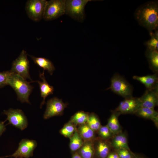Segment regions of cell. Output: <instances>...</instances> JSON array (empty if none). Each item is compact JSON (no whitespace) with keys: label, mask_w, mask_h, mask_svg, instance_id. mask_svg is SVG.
I'll list each match as a JSON object with an SVG mask.
<instances>
[{"label":"cell","mask_w":158,"mask_h":158,"mask_svg":"<svg viewBox=\"0 0 158 158\" xmlns=\"http://www.w3.org/2000/svg\"><path fill=\"white\" fill-rule=\"evenodd\" d=\"M140 107L141 106L139 98L132 97L125 99L113 111L120 114H135Z\"/></svg>","instance_id":"11"},{"label":"cell","mask_w":158,"mask_h":158,"mask_svg":"<svg viewBox=\"0 0 158 158\" xmlns=\"http://www.w3.org/2000/svg\"><path fill=\"white\" fill-rule=\"evenodd\" d=\"M4 113L7 116L6 120L8 121V123L21 130H23L27 127V119L22 110L11 108L4 111Z\"/></svg>","instance_id":"8"},{"label":"cell","mask_w":158,"mask_h":158,"mask_svg":"<svg viewBox=\"0 0 158 158\" xmlns=\"http://www.w3.org/2000/svg\"><path fill=\"white\" fill-rule=\"evenodd\" d=\"M5 121L0 122V136L5 130L6 125L4 124Z\"/></svg>","instance_id":"31"},{"label":"cell","mask_w":158,"mask_h":158,"mask_svg":"<svg viewBox=\"0 0 158 158\" xmlns=\"http://www.w3.org/2000/svg\"><path fill=\"white\" fill-rule=\"evenodd\" d=\"M116 150L119 158H133L134 155L130 150L126 149L121 148Z\"/></svg>","instance_id":"29"},{"label":"cell","mask_w":158,"mask_h":158,"mask_svg":"<svg viewBox=\"0 0 158 158\" xmlns=\"http://www.w3.org/2000/svg\"><path fill=\"white\" fill-rule=\"evenodd\" d=\"M139 157H139L136 156L134 155V156L133 157V158H139Z\"/></svg>","instance_id":"34"},{"label":"cell","mask_w":158,"mask_h":158,"mask_svg":"<svg viewBox=\"0 0 158 158\" xmlns=\"http://www.w3.org/2000/svg\"><path fill=\"white\" fill-rule=\"evenodd\" d=\"M89 114L88 113L84 111H78L71 117L70 121L76 126L85 123Z\"/></svg>","instance_id":"24"},{"label":"cell","mask_w":158,"mask_h":158,"mask_svg":"<svg viewBox=\"0 0 158 158\" xmlns=\"http://www.w3.org/2000/svg\"><path fill=\"white\" fill-rule=\"evenodd\" d=\"M86 123L95 132L98 131L102 126L97 116L94 113L89 114Z\"/></svg>","instance_id":"25"},{"label":"cell","mask_w":158,"mask_h":158,"mask_svg":"<svg viewBox=\"0 0 158 158\" xmlns=\"http://www.w3.org/2000/svg\"><path fill=\"white\" fill-rule=\"evenodd\" d=\"M97 132L100 138L104 140H108L114 135L107 125L101 126Z\"/></svg>","instance_id":"28"},{"label":"cell","mask_w":158,"mask_h":158,"mask_svg":"<svg viewBox=\"0 0 158 158\" xmlns=\"http://www.w3.org/2000/svg\"><path fill=\"white\" fill-rule=\"evenodd\" d=\"M40 77L42 79V81H36L38 83L40 89L41 96L43 98L41 105V108L45 102V99L46 97L49 95L52 94L54 91L53 87L50 85L47 82L44 75V71L42 73L40 74Z\"/></svg>","instance_id":"14"},{"label":"cell","mask_w":158,"mask_h":158,"mask_svg":"<svg viewBox=\"0 0 158 158\" xmlns=\"http://www.w3.org/2000/svg\"><path fill=\"white\" fill-rule=\"evenodd\" d=\"M37 143L36 141L27 139H22L19 144L16 150L8 157L15 158H29L33 156V152L36 147Z\"/></svg>","instance_id":"9"},{"label":"cell","mask_w":158,"mask_h":158,"mask_svg":"<svg viewBox=\"0 0 158 158\" xmlns=\"http://www.w3.org/2000/svg\"><path fill=\"white\" fill-rule=\"evenodd\" d=\"M66 0L47 1L43 18L46 21L56 19L65 14Z\"/></svg>","instance_id":"5"},{"label":"cell","mask_w":158,"mask_h":158,"mask_svg":"<svg viewBox=\"0 0 158 158\" xmlns=\"http://www.w3.org/2000/svg\"><path fill=\"white\" fill-rule=\"evenodd\" d=\"M139 158H141V157H140Z\"/></svg>","instance_id":"36"},{"label":"cell","mask_w":158,"mask_h":158,"mask_svg":"<svg viewBox=\"0 0 158 158\" xmlns=\"http://www.w3.org/2000/svg\"><path fill=\"white\" fill-rule=\"evenodd\" d=\"M111 139V145L115 150L124 148L130 150L128 145L127 136L125 133L121 132L114 135Z\"/></svg>","instance_id":"15"},{"label":"cell","mask_w":158,"mask_h":158,"mask_svg":"<svg viewBox=\"0 0 158 158\" xmlns=\"http://www.w3.org/2000/svg\"><path fill=\"white\" fill-rule=\"evenodd\" d=\"M68 104L64 103L61 99L54 97L48 100L44 115V118L49 119L52 117L62 115Z\"/></svg>","instance_id":"10"},{"label":"cell","mask_w":158,"mask_h":158,"mask_svg":"<svg viewBox=\"0 0 158 158\" xmlns=\"http://www.w3.org/2000/svg\"><path fill=\"white\" fill-rule=\"evenodd\" d=\"M137 116L152 120L158 126V113L154 109L141 107L135 114Z\"/></svg>","instance_id":"17"},{"label":"cell","mask_w":158,"mask_h":158,"mask_svg":"<svg viewBox=\"0 0 158 158\" xmlns=\"http://www.w3.org/2000/svg\"><path fill=\"white\" fill-rule=\"evenodd\" d=\"M133 79L138 80L143 84L147 90L152 89L158 86L157 73H155L152 75H148L145 76H134Z\"/></svg>","instance_id":"16"},{"label":"cell","mask_w":158,"mask_h":158,"mask_svg":"<svg viewBox=\"0 0 158 158\" xmlns=\"http://www.w3.org/2000/svg\"><path fill=\"white\" fill-rule=\"evenodd\" d=\"M94 143L95 151L99 158H107L109 154L111 147L110 142L108 140L99 138L95 139Z\"/></svg>","instance_id":"13"},{"label":"cell","mask_w":158,"mask_h":158,"mask_svg":"<svg viewBox=\"0 0 158 158\" xmlns=\"http://www.w3.org/2000/svg\"><path fill=\"white\" fill-rule=\"evenodd\" d=\"M35 63L40 67L43 68L44 71L47 70L52 75L55 70L52 63L49 59L43 57H37L31 55H29Z\"/></svg>","instance_id":"19"},{"label":"cell","mask_w":158,"mask_h":158,"mask_svg":"<svg viewBox=\"0 0 158 158\" xmlns=\"http://www.w3.org/2000/svg\"><path fill=\"white\" fill-rule=\"evenodd\" d=\"M69 147L71 152H77L82 146L84 140L78 133L77 130L69 138Z\"/></svg>","instance_id":"23"},{"label":"cell","mask_w":158,"mask_h":158,"mask_svg":"<svg viewBox=\"0 0 158 158\" xmlns=\"http://www.w3.org/2000/svg\"><path fill=\"white\" fill-rule=\"evenodd\" d=\"M4 157H6V156H4V157H0V158H2Z\"/></svg>","instance_id":"35"},{"label":"cell","mask_w":158,"mask_h":158,"mask_svg":"<svg viewBox=\"0 0 158 158\" xmlns=\"http://www.w3.org/2000/svg\"><path fill=\"white\" fill-rule=\"evenodd\" d=\"M47 1L29 0L25 5V10L29 18L35 21H39L43 18Z\"/></svg>","instance_id":"7"},{"label":"cell","mask_w":158,"mask_h":158,"mask_svg":"<svg viewBox=\"0 0 158 158\" xmlns=\"http://www.w3.org/2000/svg\"><path fill=\"white\" fill-rule=\"evenodd\" d=\"M149 34L151 38L150 39L145 42V45L147 46V49L158 50V32H153Z\"/></svg>","instance_id":"27"},{"label":"cell","mask_w":158,"mask_h":158,"mask_svg":"<svg viewBox=\"0 0 158 158\" xmlns=\"http://www.w3.org/2000/svg\"><path fill=\"white\" fill-rule=\"evenodd\" d=\"M72 158H82L78 153L76 152H74Z\"/></svg>","instance_id":"33"},{"label":"cell","mask_w":158,"mask_h":158,"mask_svg":"<svg viewBox=\"0 0 158 158\" xmlns=\"http://www.w3.org/2000/svg\"><path fill=\"white\" fill-rule=\"evenodd\" d=\"M34 82H27L20 75L10 71L8 85L14 90L18 100L22 103H30L29 97L33 88L30 83Z\"/></svg>","instance_id":"2"},{"label":"cell","mask_w":158,"mask_h":158,"mask_svg":"<svg viewBox=\"0 0 158 158\" xmlns=\"http://www.w3.org/2000/svg\"><path fill=\"white\" fill-rule=\"evenodd\" d=\"M10 71L0 72V88L8 85V77Z\"/></svg>","instance_id":"30"},{"label":"cell","mask_w":158,"mask_h":158,"mask_svg":"<svg viewBox=\"0 0 158 158\" xmlns=\"http://www.w3.org/2000/svg\"><path fill=\"white\" fill-rule=\"evenodd\" d=\"M107 158H119V157L116 152L110 153Z\"/></svg>","instance_id":"32"},{"label":"cell","mask_w":158,"mask_h":158,"mask_svg":"<svg viewBox=\"0 0 158 158\" xmlns=\"http://www.w3.org/2000/svg\"><path fill=\"white\" fill-rule=\"evenodd\" d=\"M141 107L154 109L158 104V86L150 90H147L139 98Z\"/></svg>","instance_id":"12"},{"label":"cell","mask_w":158,"mask_h":158,"mask_svg":"<svg viewBox=\"0 0 158 158\" xmlns=\"http://www.w3.org/2000/svg\"><path fill=\"white\" fill-rule=\"evenodd\" d=\"M29 61L27 53L23 50L18 57L13 62L10 71L18 74L25 80L28 79L32 81L29 73Z\"/></svg>","instance_id":"6"},{"label":"cell","mask_w":158,"mask_h":158,"mask_svg":"<svg viewBox=\"0 0 158 158\" xmlns=\"http://www.w3.org/2000/svg\"><path fill=\"white\" fill-rule=\"evenodd\" d=\"M108 89L125 99L133 97L132 86L123 77L118 74H114L111 78V85L107 89Z\"/></svg>","instance_id":"3"},{"label":"cell","mask_w":158,"mask_h":158,"mask_svg":"<svg viewBox=\"0 0 158 158\" xmlns=\"http://www.w3.org/2000/svg\"><path fill=\"white\" fill-rule=\"evenodd\" d=\"M145 55L148 61L150 67L152 71L157 73L158 70V50L147 48Z\"/></svg>","instance_id":"20"},{"label":"cell","mask_w":158,"mask_h":158,"mask_svg":"<svg viewBox=\"0 0 158 158\" xmlns=\"http://www.w3.org/2000/svg\"><path fill=\"white\" fill-rule=\"evenodd\" d=\"M76 126L70 121L60 130V133L65 137L70 138L77 130Z\"/></svg>","instance_id":"26"},{"label":"cell","mask_w":158,"mask_h":158,"mask_svg":"<svg viewBox=\"0 0 158 158\" xmlns=\"http://www.w3.org/2000/svg\"><path fill=\"white\" fill-rule=\"evenodd\" d=\"M77 130L84 141L95 140V132L86 123L79 125Z\"/></svg>","instance_id":"22"},{"label":"cell","mask_w":158,"mask_h":158,"mask_svg":"<svg viewBox=\"0 0 158 158\" xmlns=\"http://www.w3.org/2000/svg\"><path fill=\"white\" fill-rule=\"evenodd\" d=\"M119 115L118 113L113 111L107 125L114 135L122 132L121 128L118 119Z\"/></svg>","instance_id":"21"},{"label":"cell","mask_w":158,"mask_h":158,"mask_svg":"<svg viewBox=\"0 0 158 158\" xmlns=\"http://www.w3.org/2000/svg\"><path fill=\"white\" fill-rule=\"evenodd\" d=\"M91 0H66L65 13L73 19L80 22L85 18V8L87 3Z\"/></svg>","instance_id":"4"},{"label":"cell","mask_w":158,"mask_h":158,"mask_svg":"<svg viewBox=\"0 0 158 158\" xmlns=\"http://www.w3.org/2000/svg\"><path fill=\"white\" fill-rule=\"evenodd\" d=\"M77 152L82 158H93L95 152L94 140L84 141Z\"/></svg>","instance_id":"18"},{"label":"cell","mask_w":158,"mask_h":158,"mask_svg":"<svg viewBox=\"0 0 158 158\" xmlns=\"http://www.w3.org/2000/svg\"><path fill=\"white\" fill-rule=\"evenodd\" d=\"M134 16L138 23L146 28L149 33L157 30L158 1H149L140 6L135 11Z\"/></svg>","instance_id":"1"}]
</instances>
